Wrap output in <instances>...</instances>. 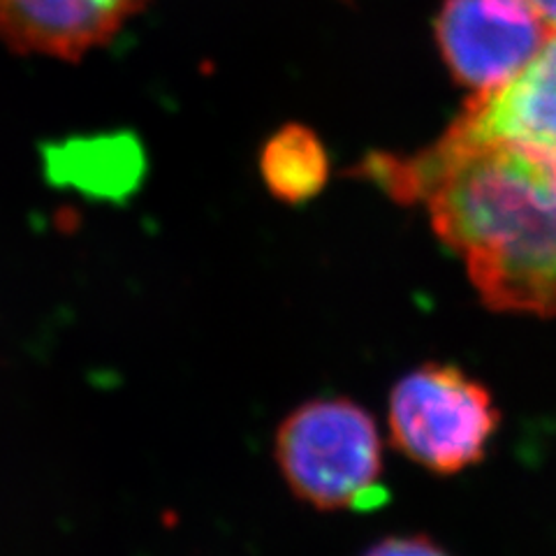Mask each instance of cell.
I'll use <instances>...</instances> for the list:
<instances>
[{
	"label": "cell",
	"instance_id": "1",
	"mask_svg": "<svg viewBox=\"0 0 556 556\" xmlns=\"http://www.w3.org/2000/svg\"><path fill=\"white\" fill-rule=\"evenodd\" d=\"M362 172L399 202H422L486 308L556 318V151L445 132L410 159Z\"/></svg>",
	"mask_w": 556,
	"mask_h": 556
},
{
	"label": "cell",
	"instance_id": "2",
	"mask_svg": "<svg viewBox=\"0 0 556 556\" xmlns=\"http://www.w3.org/2000/svg\"><path fill=\"white\" fill-rule=\"evenodd\" d=\"M274 459L292 496L316 510L371 513L388 503L380 429L348 396L292 408L276 427Z\"/></svg>",
	"mask_w": 556,
	"mask_h": 556
},
{
	"label": "cell",
	"instance_id": "3",
	"mask_svg": "<svg viewBox=\"0 0 556 556\" xmlns=\"http://www.w3.org/2000/svg\"><path fill=\"white\" fill-rule=\"evenodd\" d=\"M501 425L494 394L450 362H425L399 378L388 399L392 445L437 476L478 466Z\"/></svg>",
	"mask_w": 556,
	"mask_h": 556
},
{
	"label": "cell",
	"instance_id": "4",
	"mask_svg": "<svg viewBox=\"0 0 556 556\" xmlns=\"http://www.w3.org/2000/svg\"><path fill=\"white\" fill-rule=\"evenodd\" d=\"M549 35L527 0H445L437 22L450 70L478 93L513 79Z\"/></svg>",
	"mask_w": 556,
	"mask_h": 556
},
{
	"label": "cell",
	"instance_id": "5",
	"mask_svg": "<svg viewBox=\"0 0 556 556\" xmlns=\"http://www.w3.org/2000/svg\"><path fill=\"white\" fill-rule=\"evenodd\" d=\"M450 132L556 151V33L513 79L468 100Z\"/></svg>",
	"mask_w": 556,
	"mask_h": 556
},
{
	"label": "cell",
	"instance_id": "6",
	"mask_svg": "<svg viewBox=\"0 0 556 556\" xmlns=\"http://www.w3.org/2000/svg\"><path fill=\"white\" fill-rule=\"evenodd\" d=\"M147 0H0V40L16 54L79 61Z\"/></svg>",
	"mask_w": 556,
	"mask_h": 556
},
{
	"label": "cell",
	"instance_id": "7",
	"mask_svg": "<svg viewBox=\"0 0 556 556\" xmlns=\"http://www.w3.org/2000/svg\"><path fill=\"white\" fill-rule=\"evenodd\" d=\"M260 167L276 198L304 202L325 186L329 163L316 135L302 126H288L269 139Z\"/></svg>",
	"mask_w": 556,
	"mask_h": 556
},
{
	"label": "cell",
	"instance_id": "8",
	"mask_svg": "<svg viewBox=\"0 0 556 556\" xmlns=\"http://www.w3.org/2000/svg\"><path fill=\"white\" fill-rule=\"evenodd\" d=\"M362 556H455L433 538L422 533H404V535H388L382 541L374 543Z\"/></svg>",
	"mask_w": 556,
	"mask_h": 556
},
{
	"label": "cell",
	"instance_id": "9",
	"mask_svg": "<svg viewBox=\"0 0 556 556\" xmlns=\"http://www.w3.org/2000/svg\"><path fill=\"white\" fill-rule=\"evenodd\" d=\"M527 3L541 14V20L549 26V30L556 33V0H527Z\"/></svg>",
	"mask_w": 556,
	"mask_h": 556
}]
</instances>
